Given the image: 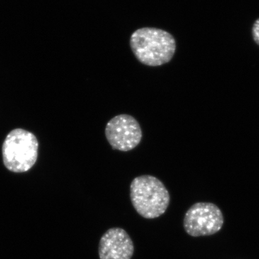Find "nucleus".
<instances>
[{
  "label": "nucleus",
  "mask_w": 259,
  "mask_h": 259,
  "mask_svg": "<svg viewBox=\"0 0 259 259\" xmlns=\"http://www.w3.org/2000/svg\"><path fill=\"white\" fill-rule=\"evenodd\" d=\"M38 147V141L32 133L23 128L13 130L2 148L5 166L14 173L28 171L36 163Z\"/></svg>",
  "instance_id": "obj_3"
},
{
  "label": "nucleus",
  "mask_w": 259,
  "mask_h": 259,
  "mask_svg": "<svg viewBox=\"0 0 259 259\" xmlns=\"http://www.w3.org/2000/svg\"><path fill=\"white\" fill-rule=\"evenodd\" d=\"M130 195L136 212L146 219H155L164 214L171 199L163 182L151 175L136 177L131 182Z\"/></svg>",
  "instance_id": "obj_2"
},
{
  "label": "nucleus",
  "mask_w": 259,
  "mask_h": 259,
  "mask_svg": "<svg viewBox=\"0 0 259 259\" xmlns=\"http://www.w3.org/2000/svg\"><path fill=\"white\" fill-rule=\"evenodd\" d=\"M224 224L221 209L211 202H197L191 206L184 218V228L192 237L211 236Z\"/></svg>",
  "instance_id": "obj_4"
},
{
  "label": "nucleus",
  "mask_w": 259,
  "mask_h": 259,
  "mask_svg": "<svg viewBox=\"0 0 259 259\" xmlns=\"http://www.w3.org/2000/svg\"><path fill=\"white\" fill-rule=\"evenodd\" d=\"M105 134L112 149L122 152L137 147L143 138L139 122L132 115L126 114L112 117L107 123Z\"/></svg>",
  "instance_id": "obj_5"
},
{
  "label": "nucleus",
  "mask_w": 259,
  "mask_h": 259,
  "mask_svg": "<svg viewBox=\"0 0 259 259\" xmlns=\"http://www.w3.org/2000/svg\"><path fill=\"white\" fill-rule=\"evenodd\" d=\"M130 47L136 59L146 66H162L175 56L177 42L169 32L161 29L142 28L133 32Z\"/></svg>",
  "instance_id": "obj_1"
},
{
  "label": "nucleus",
  "mask_w": 259,
  "mask_h": 259,
  "mask_svg": "<svg viewBox=\"0 0 259 259\" xmlns=\"http://www.w3.org/2000/svg\"><path fill=\"white\" fill-rule=\"evenodd\" d=\"M98 253L100 259H131L134 253V242L122 228H110L100 238Z\"/></svg>",
  "instance_id": "obj_6"
},
{
  "label": "nucleus",
  "mask_w": 259,
  "mask_h": 259,
  "mask_svg": "<svg viewBox=\"0 0 259 259\" xmlns=\"http://www.w3.org/2000/svg\"><path fill=\"white\" fill-rule=\"evenodd\" d=\"M252 36L255 44L259 47V18L257 19L252 28Z\"/></svg>",
  "instance_id": "obj_7"
}]
</instances>
